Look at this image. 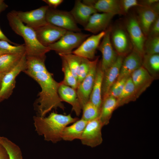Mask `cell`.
<instances>
[{"label": "cell", "mask_w": 159, "mask_h": 159, "mask_svg": "<svg viewBox=\"0 0 159 159\" xmlns=\"http://www.w3.org/2000/svg\"><path fill=\"white\" fill-rule=\"evenodd\" d=\"M26 67L23 72L36 81L41 88L36 101L39 116L45 117L54 109L64 110L65 107L58 93L60 82L56 81L53 74L47 70L46 59L26 56Z\"/></svg>", "instance_id": "obj_1"}, {"label": "cell", "mask_w": 159, "mask_h": 159, "mask_svg": "<svg viewBox=\"0 0 159 159\" xmlns=\"http://www.w3.org/2000/svg\"><path fill=\"white\" fill-rule=\"evenodd\" d=\"M78 120L70 114L64 115L54 112L47 117L34 116L33 117L36 131L42 136L45 140L56 143L62 140V135L64 128Z\"/></svg>", "instance_id": "obj_2"}, {"label": "cell", "mask_w": 159, "mask_h": 159, "mask_svg": "<svg viewBox=\"0 0 159 159\" xmlns=\"http://www.w3.org/2000/svg\"><path fill=\"white\" fill-rule=\"evenodd\" d=\"M7 18L12 29L23 38L26 56L46 59V54L50 50L39 42L34 29L25 25L17 16L15 11L9 12Z\"/></svg>", "instance_id": "obj_3"}, {"label": "cell", "mask_w": 159, "mask_h": 159, "mask_svg": "<svg viewBox=\"0 0 159 159\" xmlns=\"http://www.w3.org/2000/svg\"><path fill=\"white\" fill-rule=\"evenodd\" d=\"M90 35L80 32L67 31L57 41L49 45L50 50L58 54L72 53L73 50L77 48Z\"/></svg>", "instance_id": "obj_4"}, {"label": "cell", "mask_w": 159, "mask_h": 159, "mask_svg": "<svg viewBox=\"0 0 159 159\" xmlns=\"http://www.w3.org/2000/svg\"><path fill=\"white\" fill-rule=\"evenodd\" d=\"M110 39L118 56L125 57L133 50L129 35L123 24L118 23L110 27Z\"/></svg>", "instance_id": "obj_5"}, {"label": "cell", "mask_w": 159, "mask_h": 159, "mask_svg": "<svg viewBox=\"0 0 159 159\" xmlns=\"http://www.w3.org/2000/svg\"><path fill=\"white\" fill-rule=\"evenodd\" d=\"M123 24L131 40L133 50L143 57L144 54V46L147 37L135 14H131L127 16L124 20Z\"/></svg>", "instance_id": "obj_6"}, {"label": "cell", "mask_w": 159, "mask_h": 159, "mask_svg": "<svg viewBox=\"0 0 159 159\" xmlns=\"http://www.w3.org/2000/svg\"><path fill=\"white\" fill-rule=\"evenodd\" d=\"M46 17L48 23L67 31L75 32H80L81 31L70 11L49 7Z\"/></svg>", "instance_id": "obj_7"}, {"label": "cell", "mask_w": 159, "mask_h": 159, "mask_svg": "<svg viewBox=\"0 0 159 159\" xmlns=\"http://www.w3.org/2000/svg\"><path fill=\"white\" fill-rule=\"evenodd\" d=\"M26 64V53L18 64L6 73L2 80L0 88V102L8 98L12 94L16 85V77L25 69Z\"/></svg>", "instance_id": "obj_8"}, {"label": "cell", "mask_w": 159, "mask_h": 159, "mask_svg": "<svg viewBox=\"0 0 159 159\" xmlns=\"http://www.w3.org/2000/svg\"><path fill=\"white\" fill-rule=\"evenodd\" d=\"M104 126L99 117L88 122L80 139L82 143L92 147L102 143V129Z\"/></svg>", "instance_id": "obj_9"}, {"label": "cell", "mask_w": 159, "mask_h": 159, "mask_svg": "<svg viewBox=\"0 0 159 159\" xmlns=\"http://www.w3.org/2000/svg\"><path fill=\"white\" fill-rule=\"evenodd\" d=\"M99 57L92 61L89 72L78 86L76 90L82 108L89 100L90 96L94 84Z\"/></svg>", "instance_id": "obj_10"}, {"label": "cell", "mask_w": 159, "mask_h": 159, "mask_svg": "<svg viewBox=\"0 0 159 159\" xmlns=\"http://www.w3.org/2000/svg\"><path fill=\"white\" fill-rule=\"evenodd\" d=\"M49 8L48 5H45L30 11H15L17 16L23 23L28 27L34 29L48 24L46 15Z\"/></svg>", "instance_id": "obj_11"}, {"label": "cell", "mask_w": 159, "mask_h": 159, "mask_svg": "<svg viewBox=\"0 0 159 159\" xmlns=\"http://www.w3.org/2000/svg\"><path fill=\"white\" fill-rule=\"evenodd\" d=\"M33 29L39 42L47 47L59 40L67 31L49 23Z\"/></svg>", "instance_id": "obj_12"}, {"label": "cell", "mask_w": 159, "mask_h": 159, "mask_svg": "<svg viewBox=\"0 0 159 159\" xmlns=\"http://www.w3.org/2000/svg\"><path fill=\"white\" fill-rule=\"evenodd\" d=\"M105 31V34L97 48L102 54L101 66L103 72L115 63L118 56L111 42L110 27H108Z\"/></svg>", "instance_id": "obj_13"}, {"label": "cell", "mask_w": 159, "mask_h": 159, "mask_svg": "<svg viewBox=\"0 0 159 159\" xmlns=\"http://www.w3.org/2000/svg\"><path fill=\"white\" fill-rule=\"evenodd\" d=\"M105 31L89 36L72 53L89 60L95 57L96 50L104 36Z\"/></svg>", "instance_id": "obj_14"}, {"label": "cell", "mask_w": 159, "mask_h": 159, "mask_svg": "<svg viewBox=\"0 0 159 159\" xmlns=\"http://www.w3.org/2000/svg\"><path fill=\"white\" fill-rule=\"evenodd\" d=\"M124 57L118 56L115 63L103 72L102 89V100L106 96L110 88L118 77Z\"/></svg>", "instance_id": "obj_15"}, {"label": "cell", "mask_w": 159, "mask_h": 159, "mask_svg": "<svg viewBox=\"0 0 159 159\" xmlns=\"http://www.w3.org/2000/svg\"><path fill=\"white\" fill-rule=\"evenodd\" d=\"M114 16L109 13H96L91 16L84 29L94 34L105 31Z\"/></svg>", "instance_id": "obj_16"}, {"label": "cell", "mask_w": 159, "mask_h": 159, "mask_svg": "<svg viewBox=\"0 0 159 159\" xmlns=\"http://www.w3.org/2000/svg\"><path fill=\"white\" fill-rule=\"evenodd\" d=\"M142 58L143 56L133 50L124 57L116 81L130 77L135 71L142 66Z\"/></svg>", "instance_id": "obj_17"}, {"label": "cell", "mask_w": 159, "mask_h": 159, "mask_svg": "<svg viewBox=\"0 0 159 159\" xmlns=\"http://www.w3.org/2000/svg\"><path fill=\"white\" fill-rule=\"evenodd\" d=\"M130 76L138 98L150 86L154 80L142 66L135 71Z\"/></svg>", "instance_id": "obj_18"}, {"label": "cell", "mask_w": 159, "mask_h": 159, "mask_svg": "<svg viewBox=\"0 0 159 159\" xmlns=\"http://www.w3.org/2000/svg\"><path fill=\"white\" fill-rule=\"evenodd\" d=\"M135 14L144 34L147 37L151 25L159 16V12L151 7L139 6Z\"/></svg>", "instance_id": "obj_19"}, {"label": "cell", "mask_w": 159, "mask_h": 159, "mask_svg": "<svg viewBox=\"0 0 159 159\" xmlns=\"http://www.w3.org/2000/svg\"><path fill=\"white\" fill-rule=\"evenodd\" d=\"M70 12L77 24L84 28L91 16L97 11L94 7L85 5L80 0H77L75 1L74 6Z\"/></svg>", "instance_id": "obj_20"}, {"label": "cell", "mask_w": 159, "mask_h": 159, "mask_svg": "<svg viewBox=\"0 0 159 159\" xmlns=\"http://www.w3.org/2000/svg\"><path fill=\"white\" fill-rule=\"evenodd\" d=\"M60 83L58 90V93L60 98L62 101L70 104L72 106V110L77 116H79L82 109L76 90L62 84L60 82Z\"/></svg>", "instance_id": "obj_21"}, {"label": "cell", "mask_w": 159, "mask_h": 159, "mask_svg": "<svg viewBox=\"0 0 159 159\" xmlns=\"http://www.w3.org/2000/svg\"><path fill=\"white\" fill-rule=\"evenodd\" d=\"M103 72L101 66V61L97 66L95 80L89 101L100 110L102 102V89Z\"/></svg>", "instance_id": "obj_22"}, {"label": "cell", "mask_w": 159, "mask_h": 159, "mask_svg": "<svg viewBox=\"0 0 159 159\" xmlns=\"http://www.w3.org/2000/svg\"><path fill=\"white\" fill-rule=\"evenodd\" d=\"M87 122L81 118L71 125L66 126L63 131L62 140L70 141L80 140Z\"/></svg>", "instance_id": "obj_23"}, {"label": "cell", "mask_w": 159, "mask_h": 159, "mask_svg": "<svg viewBox=\"0 0 159 159\" xmlns=\"http://www.w3.org/2000/svg\"><path fill=\"white\" fill-rule=\"evenodd\" d=\"M117 108V99L107 96L102 100L99 118L104 126L109 123L113 112Z\"/></svg>", "instance_id": "obj_24"}, {"label": "cell", "mask_w": 159, "mask_h": 159, "mask_svg": "<svg viewBox=\"0 0 159 159\" xmlns=\"http://www.w3.org/2000/svg\"><path fill=\"white\" fill-rule=\"evenodd\" d=\"M94 7L97 11L111 14L115 15H123L120 0H97Z\"/></svg>", "instance_id": "obj_25"}, {"label": "cell", "mask_w": 159, "mask_h": 159, "mask_svg": "<svg viewBox=\"0 0 159 159\" xmlns=\"http://www.w3.org/2000/svg\"><path fill=\"white\" fill-rule=\"evenodd\" d=\"M137 98L135 87L130 76L127 80L121 95L117 99V108L135 101Z\"/></svg>", "instance_id": "obj_26"}, {"label": "cell", "mask_w": 159, "mask_h": 159, "mask_svg": "<svg viewBox=\"0 0 159 159\" xmlns=\"http://www.w3.org/2000/svg\"><path fill=\"white\" fill-rule=\"evenodd\" d=\"M142 66L154 79L158 78L159 73V54H144L143 57Z\"/></svg>", "instance_id": "obj_27"}, {"label": "cell", "mask_w": 159, "mask_h": 159, "mask_svg": "<svg viewBox=\"0 0 159 159\" xmlns=\"http://www.w3.org/2000/svg\"><path fill=\"white\" fill-rule=\"evenodd\" d=\"M24 54H5L0 56V73L6 74L11 70L19 62Z\"/></svg>", "instance_id": "obj_28"}, {"label": "cell", "mask_w": 159, "mask_h": 159, "mask_svg": "<svg viewBox=\"0 0 159 159\" xmlns=\"http://www.w3.org/2000/svg\"><path fill=\"white\" fill-rule=\"evenodd\" d=\"M0 143L6 150L9 159H23L20 149L16 144L6 138L0 137Z\"/></svg>", "instance_id": "obj_29"}, {"label": "cell", "mask_w": 159, "mask_h": 159, "mask_svg": "<svg viewBox=\"0 0 159 159\" xmlns=\"http://www.w3.org/2000/svg\"><path fill=\"white\" fill-rule=\"evenodd\" d=\"M60 57L62 61V70L64 74V79L60 82L76 90L78 86L76 78L73 75L64 59Z\"/></svg>", "instance_id": "obj_30"}, {"label": "cell", "mask_w": 159, "mask_h": 159, "mask_svg": "<svg viewBox=\"0 0 159 159\" xmlns=\"http://www.w3.org/2000/svg\"><path fill=\"white\" fill-rule=\"evenodd\" d=\"M82 110L81 119L86 121L88 122L99 117L100 110L89 101L83 107Z\"/></svg>", "instance_id": "obj_31"}, {"label": "cell", "mask_w": 159, "mask_h": 159, "mask_svg": "<svg viewBox=\"0 0 159 159\" xmlns=\"http://www.w3.org/2000/svg\"><path fill=\"white\" fill-rule=\"evenodd\" d=\"M4 40H0V50L5 54H24L26 53L24 44L12 45Z\"/></svg>", "instance_id": "obj_32"}, {"label": "cell", "mask_w": 159, "mask_h": 159, "mask_svg": "<svg viewBox=\"0 0 159 159\" xmlns=\"http://www.w3.org/2000/svg\"><path fill=\"white\" fill-rule=\"evenodd\" d=\"M59 55L64 59L73 75L76 78L82 57L72 53Z\"/></svg>", "instance_id": "obj_33"}, {"label": "cell", "mask_w": 159, "mask_h": 159, "mask_svg": "<svg viewBox=\"0 0 159 159\" xmlns=\"http://www.w3.org/2000/svg\"><path fill=\"white\" fill-rule=\"evenodd\" d=\"M144 54H159V36L147 38L144 44Z\"/></svg>", "instance_id": "obj_34"}, {"label": "cell", "mask_w": 159, "mask_h": 159, "mask_svg": "<svg viewBox=\"0 0 159 159\" xmlns=\"http://www.w3.org/2000/svg\"><path fill=\"white\" fill-rule=\"evenodd\" d=\"M92 62V61L82 57L81 62L78 69L76 78L78 86L88 74Z\"/></svg>", "instance_id": "obj_35"}, {"label": "cell", "mask_w": 159, "mask_h": 159, "mask_svg": "<svg viewBox=\"0 0 159 159\" xmlns=\"http://www.w3.org/2000/svg\"><path fill=\"white\" fill-rule=\"evenodd\" d=\"M128 77H124L115 81L110 88L105 97L111 96L117 99L121 95Z\"/></svg>", "instance_id": "obj_36"}, {"label": "cell", "mask_w": 159, "mask_h": 159, "mask_svg": "<svg viewBox=\"0 0 159 159\" xmlns=\"http://www.w3.org/2000/svg\"><path fill=\"white\" fill-rule=\"evenodd\" d=\"M120 4L123 15H126L130 9L139 6V1L137 0H121Z\"/></svg>", "instance_id": "obj_37"}, {"label": "cell", "mask_w": 159, "mask_h": 159, "mask_svg": "<svg viewBox=\"0 0 159 159\" xmlns=\"http://www.w3.org/2000/svg\"><path fill=\"white\" fill-rule=\"evenodd\" d=\"M159 36V16L151 25L149 29L147 38Z\"/></svg>", "instance_id": "obj_38"}, {"label": "cell", "mask_w": 159, "mask_h": 159, "mask_svg": "<svg viewBox=\"0 0 159 159\" xmlns=\"http://www.w3.org/2000/svg\"><path fill=\"white\" fill-rule=\"evenodd\" d=\"M49 8L55 9L63 1V0H43Z\"/></svg>", "instance_id": "obj_39"}, {"label": "cell", "mask_w": 159, "mask_h": 159, "mask_svg": "<svg viewBox=\"0 0 159 159\" xmlns=\"http://www.w3.org/2000/svg\"><path fill=\"white\" fill-rule=\"evenodd\" d=\"M159 2L158 0H144L139 1V6L150 7Z\"/></svg>", "instance_id": "obj_40"}, {"label": "cell", "mask_w": 159, "mask_h": 159, "mask_svg": "<svg viewBox=\"0 0 159 159\" xmlns=\"http://www.w3.org/2000/svg\"><path fill=\"white\" fill-rule=\"evenodd\" d=\"M0 159H9L7 152L4 147L0 143Z\"/></svg>", "instance_id": "obj_41"}, {"label": "cell", "mask_w": 159, "mask_h": 159, "mask_svg": "<svg viewBox=\"0 0 159 159\" xmlns=\"http://www.w3.org/2000/svg\"><path fill=\"white\" fill-rule=\"evenodd\" d=\"M0 40H4L7 41L11 44H13L15 45H19L15 44L10 41L3 33L0 28Z\"/></svg>", "instance_id": "obj_42"}, {"label": "cell", "mask_w": 159, "mask_h": 159, "mask_svg": "<svg viewBox=\"0 0 159 159\" xmlns=\"http://www.w3.org/2000/svg\"><path fill=\"white\" fill-rule=\"evenodd\" d=\"M8 7V5L3 0H0V14L5 10Z\"/></svg>", "instance_id": "obj_43"}, {"label": "cell", "mask_w": 159, "mask_h": 159, "mask_svg": "<svg viewBox=\"0 0 159 159\" xmlns=\"http://www.w3.org/2000/svg\"><path fill=\"white\" fill-rule=\"evenodd\" d=\"M97 0H83L82 2L87 5L94 7Z\"/></svg>", "instance_id": "obj_44"}, {"label": "cell", "mask_w": 159, "mask_h": 159, "mask_svg": "<svg viewBox=\"0 0 159 159\" xmlns=\"http://www.w3.org/2000/svg\"><path fill=\"white\" fill-rule=\"evenodd\" d=\"M5 74L0 73V88L3 77Z\"/></svg>", "instance_id": "obj_45"}, {"label": "cell", "mask_w": 159, "mask_h": 159, "mask_svg": "<svg viewBox=\"0 0 159 159\" xmlns=\"http://www.w3.org/2000/svg\"><path fill=\"white\" fill-rule=\"evenodd\" d=\"M4 54H5V53L0 50V56Z\"/></svg>", "instance_id": "obj_46"}]
</instances>
